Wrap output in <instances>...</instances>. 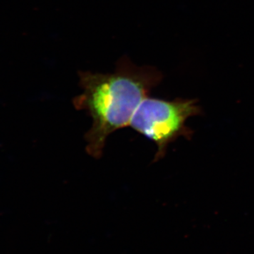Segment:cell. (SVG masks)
Masks as SVG:
<instances>
[{
  "instance_id": "cell-1",
  "label": "cell",
  "mask_w": 254,
  "mask_h": 254,
  "mask_svg": "<svg viewBox=\"0 0 254 254\" xmlns=\"http://www.w3.org/2000/svg\"><path fill=\"white\" fill-rule=\"evenodd\" d=\"M83 92L73 100L74 108L91 117L92 127L85 135L86 152L101 158L107 138L117 130L129 126L135 112L163 75L154 67L137 66L123 58L112 73L80 71Z\"/></svg>"
},
{
  "instance_id": "cell-2",
  "label": "cell",
  "mask_w": 254,
  "mask_h": 254,
  "mask_svg": "<svg viewBox=\"0 0 254 254\" xmlns=\"http://www.w3.org/2000/svg\"><path fill=\"white\" fill-rule=\"evenodd\" d=\"M200 113L195 100L169 101L148 97L135 112L129 126L156 144L155 163L165 157L168 145L179 137L190 139L192 131L187 127V120Z\"/></svg>"
}]
</instances>
